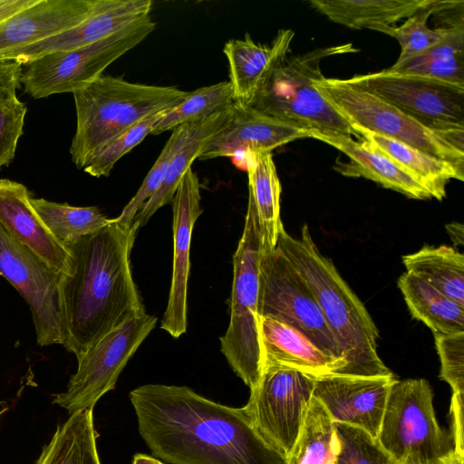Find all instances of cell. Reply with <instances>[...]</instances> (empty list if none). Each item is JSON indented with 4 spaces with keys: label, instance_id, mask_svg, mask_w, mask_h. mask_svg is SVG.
Masks as SVG:
<instances>
[{
    "label": "cell",
    "instance_id": "6da1fadb",
    "mask_svg": "<svg viewBox=\"0 0 464 464\" xmlns=\"http://www.w3.org/2000/svg\"><path fill=\"white\" fill-rule=\"evenodd\" d=\"M140 437L169 464H285L245 407L206 399L187 386L145 384L130 392Z\"/></svg>",
    "mask_w": 464,
    "mask_h": 464
},
{
    "label": "cell",
    "instance_id": "7a4b0ae2",
    "mask_svg": "<svg viewBox=\"0 0 464 464\" xmlns=\"http://www.w3.org/2000/svg\"><path fill=\"white\" fill-rule=\"evenodd\" d=\"M139 229L138 222L115 218L65 247L72 262L60 283L63 346L77 359L107 333L146 313L130 260Z\"/></svg>",
    "mask_w": 464,
    "mask_h": 464
},
{
    "label": "cell",
    "instance_id": "3957f363",
    "mask_svg": "<svg viewBox=\"0 0 464 464\" xmlns=\"http://www.w3.org/2000/svg\"><path fill=\"white\" fill-rule=\"evenodd\" d=\"M276 247L308 285L337 343L343 367L336 374L392 375L377 353L378 329L365 306L315 246L308 226L300 237L280 228Z\"/></svg>",
    "mask_w": 464,
    "mask_h": 464
},
{
    "label": "cell",
    "instance_id": "277c9868",
    "mask_svg": "<svg viewBox=\"0 0 464 464\" xmlns=\"http://www.w3.org/2000/svg\"><path fill=\"white\" fill-rule=\"evenodd\" d=\"M188 92L173 86L135 83L101 75L72 93L76 131L70 147L72 161L82 169L89 158L110 140L145 117L175 106Z\"/></svg>",
    "mask_w": 464,
    "mask_h": 464
},
{
    "label": "cell",
    "instance_id": "5b68a950",
    "mask_svg": "<svg viewBox=\"0 0 464 464\" xmlns=\"http://www.w3.org/2000/svg\"><path fill=\"white\" fill-rule=\"evenodd\" d=\"M355 52L352 44H344L286 55L249 107L307 134L356 135L314 84L324 76L321 63L325 58Z\"/></svg>",
    "mask_w": 464,
    "mask_h": 464
},
{
    "label": "cell",
    "instance_id": "8992f818",
    "mask_svg": "<svg viewBox=\"0 0 464 464\" xmlns=\"http://www.w3.org/2000/svg\"><path fill=\"white\" fill-rule=\"evenodd\" d=\"M322 97L353 130H363L409 145L464 170V130L429 128L346 79L314 82Z\"/></svg>",
    "mask_w": 464,
    "mask_h": 464
},
{
    "label": "cell",
    "instance_id": "52a82bcc",
    "mask_svg": "<svg viewBox=\"0 0 464 464\" xmlns=\"http://www.w3.org/2000/svg\"><path fill=\"white\" fill-rule=\"evenodd\" d=\"M261 249L256 214L248 202L243 233L233 256L230 320L220 343L230 367L250 390L257 385L263 371L258 311Z\"/></svg>",
    "mask_w": 464,
    "mask_h": 464
},
{
    "label": "cell",
    "instance_id": "ba28073f",
    "mask_svg": "<svg viewBox=\"0 0 464 464\" xmlns=\"http://www.w3.org/2000/svg\"><path fill=\"white\" fill-rule=\"evenodd\" d=\"M432 400L425 379L392 385L377 440L399 464H433L454 450L451 432L437 422Z\"/></svg>",
    "mask_w": 464,
    "mask_h": 464
},
{
    "label": "cell",
    "instance_id": "9c48e42d",
    "mask_svg": "<svg viewBox=\"0 0 464 464\" xmlns=\"http://www.w3.org/2000/svg\"><path fill=\"white\" fill-rule=\"evenodd\" d=\"M155 28L150 15L89 45L39 57L22 71L24 92L34 99L73 93L102 75L111 63L140 44Z\"/></svg>",
    "mask_w": 464,
    "mask_h": 464
},
{
    "label": "cell",
    "instance_id": "30bf717a",
    "mask_svg": "<svg viewBox=\"0 0 464 464\" xmlns=\"http://www.w3.org/2000/svg\"><path fill=\"white\" fill-rule=\"evenodd\" d=\"M258 311L260 317L293 327L324 353L343 361L308 285L276 246L261 249Z\"/></svg>",
    "mask_w": 464,
    "mask_h": 464
},
{
    "label": "cell",
    "instance_id": "8fae6325",
    "mask_svg": "<svg viewBox=\"0 0 464 464\" xmlns=\"http://www.w3.org/2000/svg\"><path fill=\"white\" fill-rule=\"evenodd\" d=\"M157 317L144 313L133 316L95 342L78 361L76 372L65 392L53 403L74 411L93 409L96 402L114 389L130 357L154 329Z\"/></svg>",
    "mask_w": 464,
    "mask_h": 464
},
{
    "label": "cell",
    "instance_id": "7c38bea8",
    "mask_svg": "<svg viewBox=\"0 0 464 464\" xmlns=\"http://www.w3.org/2000/svg\"><path fill=\"white\" fill-rule=\"evenodd\" d=\"M315 378L286 366H264L244 406L261 437L285 458L299 435Z\"/></svg>",
    "mask_w": 464,
    "mask_h": 464
},
{
    "label": "cell",
    "instance_id": "4fadbf2b",
    "mask_svg": "<svg viewBox=\"0 0 464 464\" xmlns=\"http://www.w3.org/2000/svg\"><path fill=\"white\" fill-rule=\"evenodd\" d=\"M346 80L429 128L464 130V86L386 69Z\"/></svg>",
    "mask_w": 464,
    "mask_h": 464
},
{
    "label": "cell",
    "instance_id": "5bb4252c",
    "mask_svg": "<svg viewBox=\"0 0 464 464\" xmlns=\"http://www.w3.org/2000/svg\"><path fill=\"white\" fill-rule=\"evenodd\" d=\"M0 275L29 305L40 346L63 344L62 275L14 239L0 224Z\"/></svg>",
    "mask_w": 464,
    "mask_h": 464
},
{
    "label": "cell",
    "instance_id": "9a60e30c",
    "mask_svg": "<svg viewBox=\"0 0 464 464\" xmlns=\"http://www.w3.org/2000/svg\"><path fill=\"white\" fill-rule=\"evenodd\" d=\"M394 375L331 373L315 378L313 396L334 422L360 428L377 439Z\"/></svg>",
    "mask_w": 464,
    "mask_h": 464
},
{
    "label": "cell",
    "instance_id": "2e32d148",
    "mask_svg": "<svg viewBox=\"0 0 464 464\" xmlns=\"http://www.w3.org/2000/svg\"><path fill=\"white\" fill-rule=\"evenodd\" d=\"M200 183L189 168L181 178L172 198L173 269L167 308L160 327L173 338L187 331V295L189 250L193 227L202 213Z\"/></svg>",
    "mask_w": 464,
    "mask_h": 464
},
{
    "label": "cell",
    "instance_id": "e0dca14e",
    "mask_svg": "<svg viewBox=\"0 0 464 464\" xmlns=\"http://www.w3.org/2000/svg\"><path fill=\"white\" fill-rule=\"evenodd\" d=\"M151 8V0H95L90 14L80 24L10 52L0 62L13 61L26 66L52 53L89 45L150 16Z\"/></svg>",
    "mask_w": 464,
    "mask_h": 464
},
{
    "label": "cell",
    "instance_id": "ac0fdd59",
    "mask_svg": "<svg viewBox=\"0 0 464 464\" xmlns=\"http://www.w3.org/2000/svg\"><path fill=\"white\" fill-rule=\"evenodd\" d=\"M303 138H308L306 131L235 102L223 124L205 144L198 159L237 155L243 158L247 151H272Z\"/></svg>",
    "mask_w": 464,
    "mask_h": 464
},
{
    "label": "cell",
    "instance_id": "d6986e66",
    "mask_svg": "<svg viewBox=\"0 0 464 464\" xmlns=\"http://www.w3.org/2000/svg\"><path fill=\"white\" fill-rule=\"evenodd\" d=\"M0 224L18 242L31 249L58 273L68 275L72 256L53 237L31 204L27 188L0 179Z\"/></svg>",
    "mask_w": 464,
    "mask_h": 464
},
{
    "label": "cell",
    "instance_id": "ffe728a7",
    "mask_svg": "<svg viewBox=\"0 0 464 464\" xmlns=\"http://www.w3.org/2000/svg\"><path fill=\"white\" fill-rule=\"evenodd\" d=\"M95 0H38L0 22V59L83 21Z\"/></svg>",
    "mask_w": 464,
    "mask_h": 464
},
{
    "label": "cell",
    "instance_id": "44dd1931",
    "mask_svg": "<svg viewBox=\"0 0 464 464\" xmlns=\"http://www.w3.org/2000/svg\"><path fill=\"white\" fill-rule=\"evenodd\" d=\"M295 32L280 29L271 44L245 38L231 39L223 48L229 66V78L235 102L249 106L266 83L278 63L289 54Z\"/></svg>",
    "mask_w": 464,
    "mask_h": 464
},
{
    "label": "cell",
    "instance_id": "7402d4cb",
    "mask_svg": "<svg viewBox=\"0 0 464 464\" xmlns=\"http://www.w3.org/2000/svg\"><path fill=\"white\" fill-rule=\"evenodd\" d=\"M308 138L321 140L348 158V161H336L334 165V169L343 176L365 178L414 199L432 198L429 190L413 176L371 148L363 140L356 141L348 136L316 132H309Z\"/></svg>",
    "mask_w": 464,
    "mask_h": 464
},
{
    "label": "cell",
    "instance_id": "603a6c76",
    "mask_svg": "<svg viewBox=\"0 0 464 464\" xmlns=\"http://www.w3.org/2000/svg\"><path fill=\"white\" fill-rule=\"evenodd\" d=\"M263 367L286 366L314 377L338 373L343 366L293 327L270 317H260Z\"/></svg>",
    "mask_w": 464,
    "mask_h": 464
},
{
    "label": "cell",
    "instance_id": "cb8c5ba5",
    "mask_svg": "<svg viewBox=\"0 0 464 464\" xmlns=\"http://www.w3.org/2000/svg\"><path fill=\"white\" fill-rule=\"evenodd\" d=\"M431 0H310L329 20L353 29L391 35L394 24L427 6Z\"/></svg>",
    "mask_w": 464,
    "mask_h": 464
},
{
    "label": "cell",
    "instance_id": "d4e9b609",
    "mask_svg": "<svg viewBox=\"0 0 464 464\" xmlns=\"http://www.w3.org/2000/svg\"><path fill=\"white\" fill-rule=\"evenodd\" d=\"M243 159L248 178V202L256 214L262 246L275 247L283 227L280 218L282 188L272 151H247Z\"/></svg>",
    "mask_w": 464,
    "mask_h": 464
},
{
    "label": "cell",
    "instance_id": "484cf974",
    "mask_svg": "<svg viewBox=\"0 0 464 464\" xmlns=\"http://www.w3.org/2000/svg\"><path fill=\"white\" fill-rule=\"evenodd\" d=\"M371 148L383 154L396 165L413 176L430 193L441 200L446 196V185L452 179L463 181L464 170L453 164L433 158L409 145L363 130H354Z\"/></svg>",
    "mask_w": 464,
    "mask_h": 464
},
{
    "label": "cell",
    "instance_id": "4316f807",
    "mask_svg": "<svg viewBox=\"0 0 464 464\" xmlns=\"http://www.w3.org/2000/svg\"><path fill=\"white\" fill-rule=\"evenodd\" d=\"M464 86V26L454 24L440 42L414 56L396 61L386 69Z\"/></svg>",
    "mask_w": 464,
    "mask_h": 464
},
{
    "label": "cell",
    "instance_id": "83f0119b",
    "mask_svg": "<svg viewBox=\"0 0 464 464\" xmlns=\"http://www.w3.org/2000/svg\"><path fill=\"white\" fill-rule=\"evenodd\" d=\"M398 286L411 315L433 334L464 332V306L409 272L400 276Z\"/></svg>",
    "mask_w": 464,
    "mask_h": 464
},
{
    "label": "cell",
    "instance_id": "f1b7e54d",
    "mask_svg": "<svg viewBox=\"0 0 464 464\" xmlns=\"http://www.w3.org/2000/svg\"><path fill=\"white\" fill-rule=\"evenodd\" d=\"M92 412L84 409L70 414L34 464H101Z\"/></svg>",
    "mask_w": 464,
    "mask_h": 464
},
{
    "label": "cell",
    "instance_id": "f546056e",
    "mask_svg": "<svg viewBox=\"0 0 464 464\" xmlns=\"http://www.w3.org/2000/svg\"><path fill=\"white\" fill-rule=\"evenodd\" d=\"M407 272L464 306V256L448 246H425L402 256Z\"/></svg>",
    "mask_w": 464,
    "mask_h": 464
},
{
    "label": "cell",
    "instance_id": "4dcf8cb0",
    "mask_svg": "<svg viewBox=\"0 0 464 464\" xmlns=\"http://www.w3.org/2000/svg\"><path fill=\"white\" fill-rule=\"evenodd\" d=\"M230 108L196 122L188 140L173 156L160 187L135 217L133 221L139 223L140 228L147 224L158 209L171 203L181 178L191 168L193 161L198 159L208 140L223 124L229 113Z\"/></svg>",
    "mask_w": 464,
    "mask_h": 464
},
{
    "label": "cell",
    "instance_id": "1f68e13d",
    "mask_svg": "<svg viewBox=\"0 0 464 464\" xmlns=\"http://www.w3.org/2000/svg\"><path fill=\"white\" fill-rule=\"evenodd\" d=\"M337 450L334 421L313 396L285 464H336Z\"/></svg>",
    "mask_w": 464,
    "mask_h": 464
},
{
    "label": "cell",
    "instance_id": "d6a6232c",
    "mask_svg": "<svg viewBox=\"0 0 464 464\" xmlns=\"http://www.w3.org/2000/svg\"><path fill=\"white\" fill-rule=\"evenodd\" d=\"M31 204L53 237L68 246L110 222L97 207H73L31 198Z\"/></svg>",
    "mask_w": 464,
    "mask_h": 464
},
{
    "label": "cell",
    "instance_id": "836d02e7",
    "mask_svg": "<svg viewBox=\"0 0 464 464\" xmlns=\"http://www.w3.org/2000/svg\"><path fill=\"white\" fill-rule=\"evenodd\" d=\"M235 103L229 81L200 87L188 92L175 106L168 109L152 127L151 135H159L183 124L208 119L228 110Z\"/></svg>",
    "mask_w": 464,
    "mask_h": 464
},
{
    "label": "cell",
    "instance_id": "e575fe53",
    "mask_svg": "<svg viewBox=\"0 0 464 464\" xmlns=\"http://www.w3.org/2000/svg\"><path fill=\"white\" fill-rule=\"evenodd\" d=\"M455 3L456 1L431 0L427 6L408 17L400 26H394L391 36L396 38L401 46L397 60L419 54L444 39L451 27L460 22L432 29L428 26L427 21L432 14L447 9Z\"/></svg>",
    "mask_w": 464,
    "mask_h": 464
},
{
    "label": "cell",
    "instance_id": "d590c367",
    "mask_svg": "<svg viewBox=\"0 0 464 464\" xmlns=\"http://www.w3.org/2000/svg\"><path fill=\"white\" fill-rule=\"evenodd\" d=\"M196 122L183 124L172 130L170 137L141 183V186L124 207L121 213L116 218L118 221L127 224L133 223L135 217L141 210L145 203L160 187L173 156L188 140Z\"/></svg>",
    "mask_w": 464,
    "mask_h": 464
},
{
    "label": "cell",
    "instance_id": "8d00e7d4",
    "mask_svg": "<svg viewBox=\"0 0 464 464\" xmlns=\"http://www.w3.org/2000/svg\"><path fill=\"white\" fill-rule=\"evenodd\" d=\"M167 110L145 117L110 140L89 158L82 169L95 178L109 176L116 162L150 134L152 127Z\"/></svg>",
    "mask_w": 464,
    "mask_h": 464
},
{
    "label": "cell",
    "instance_id": "74e56055",
    "mask_svg": "<svg viewBox=\"0 0 464 464\" xmlns=\"http://www.w3.org/2000/svg\"><path fill=\"white\" fill-rule=\"evenodd\" d=\"M338 450L336 464H399L365 430L345 423L334 422Z\"/></svg>",
    "mask_w": 464,
    "mask_h": 464
},
{
    "label": "cell",
    "instance_id": "f35d334b",
    "mask_svg": "<svg viewBox=\"0 0 464 464\" xmlns=\"http://www.w3.org/2000/svg\"><path fill=\"white\" fill-rule=\"evenodd\" d=\"M26 112V105L16 94L0 100V168L8 166L14 159Z\"/></svg>",
    "mask_w": 464,
    "mask_h": 464
},
{
    "label": "cell",
    "instance_id": "ab89813d",
    "mask_svg": "<svg viewBox=\"0 0 464 464\" xmlns=\"http://www.w3.org/2000/svg\"><path fill=\"white\" fill-rule=\"evenodd\" d=\"M440 359V377L452 388V394L464 393V332L434 334Z\"/></svg>",
    "mask_w": 464,
    "mask_h": 464
},
{
    "label": "cell",
    "instance_id": "60d3db41",
    "mask_svg": "<svg viewBox=\"0 0 464 464\" xmlns=\"http://www.w3.org/2000/svg\"><path fill=\"white\" fill-rule=\"evenodd\" d=\"M23 66L13 61L0 62V100L16 94L21 87Z\"/></svg>",
    "mask_w": 464,
    "mask_h": 464
},
{
    "label": "cell",
    "instance_id": "b9f144b4",
    "mask_svg": "<svg viewBox=\"0 0 464 464\" xmlns=\"http://www.w3.org/2000/svg\"><path fill=\"white\" fill-rule=\"evenodd\" d=\"M463 396L452 394L450 404L451 435L453 438L454 450L464 454V441H463Z\"/></svg>",
    "mask_w": 464,
    "mask_h": 464
},
{
    "label": "cell",
    "instance_id": "7bdbcfd3",
    "mask_svg": "<svg viewBox=\"0 0 464 464\" xmlns=\"http://www.w3.org/2000/svg\"><path fill=\"white\" fill-rule=\"evenodd\" d=\"M38 0H0V22L34 5Z\"/></svg>",
    "mask_w": 464,
    "mask_h": 464
},
{
    "label": "cell",
    "instance_id": "ee69618b",
    "mask_svg": "<svg viewBox=\"0 0 464 464\" xmlns=\"http://www.w3.org/2000/svg\"><path fill=\"white\" fill-rule=\"evenodd\" d=\"M452 240L457 245H463V226L459 223H450L446 226Z\"/></svg>",
    "mask_w": 464,
    "mask_h": 464
},
{
    "label": "cell",
    "instance_id": "f6af8a7d",
    "mask_svg": "<svg viewBox=\"0 0 464 464\" xmlns=\"http://www.w3.org/2000/svg\"><path fill=\"white\" fill-rule=\"evenodd\" d=\"M433 464H464V454L453 450L444 458L440 459Z\"/></svg>",
    "mask_w": 464,
    "mask_h": 464
},
{
    "label": "cell",
    "instance_id": "bcb514c9",
    "mask_svg": "<svg viewBox=\"0 0 464 464\" xmlns=\"http://www.w3.org/2000/svg\"><path fill=\"white\" fill-rule=\"evenodd\" d=\"M131 464H163L159 459L146 454H136L133 457Z\"/></svg>",
    "mask_w": 464,
    "mask_h": 464
},
{
    "label": "cell",
    "instance_id": "7dc6e473",
    "mask_svg": "<svg viewBox=\"0 0 464 464\" xmlns=\"http://www.w3.org/2000/svg\"><path fill=\"white\" fill-rule=\"evenodd\" d=\"M1 414V413H0Z\"/></svg>",
    "mask_w": 464,
    "mask_h": 464
}]
</instances>
